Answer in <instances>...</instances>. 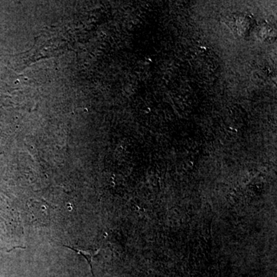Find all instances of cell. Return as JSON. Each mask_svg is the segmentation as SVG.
<instances>
[{"label": "cell", "mask_w": 277, "mask_h": 277, "mask_svg": "<svg viewBox=\"0 0 277 277\" xmlns=\"http://www.w3.org/2000/svg\"><path fill=\"white\" fill-rule=\"evenodd\" d=\"M64 246L66 247L69 248V249H72V250L74 251V252H77L78 254L81 255V256H83L85 259H86L88 262H89V265H90L91 272H92V275L94 276V272L92 271V259L93 257V256L96 255L94 251L92 250H83V249H76V248L71 247V246H66L64 245Z\"/></svg>", "instance_id": "cell-1"}]
</instances>
